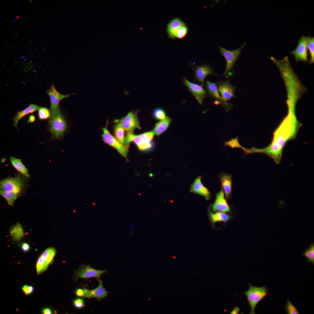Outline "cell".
Here are the masks:
<instances>
[{
  "label": "cell",
  "instance_id": "6da1fadb",
  "mask_svg": "<svg viewBox=\"0 0 314 314\" xmlns=\"http://www.w3.org/2000/svg\"><path fill=\"white\" fill-rule=\"evenodd\" d=\"M287 106V114L274 131L270 143L264 148L255 147L253 150L254 153L268 156L277 165L280 163L283 149L286 143L296 138L302 126L297 117L296 106L288 105Z\"/></svg>",
  "mask_w": 314,
  "mask_h": 314
},
{
  "label": "cell",
  "instance_id": "7a4b0ae2",
  "mask_svg": "<svg viewBox=\"0 0 314 314\" xmlns=\"http://www.w3.org/2000/svg\"><path fill=\"white\" fill-rule=\"evenodd\" d=\"M49 124L50 131L55 138H59L63 135L67 124L60 108L51 110Z\"/></svg>",
  "mask_w": 314,
  "mask_h": 314
},
{
  "label": "cell",
  "instance_id": "3957f363",
  "mask_svg": "<svg viewBox=\"0 0 314 314\" xmlns=\"http://www.w3.org/2000/svg\"><path fill=\"white\" fill-rule=\"evenodd\" d=\"M249 286L248 290L244 292L246 296L251 307L250 314H255V308L258 303L265 297L269 292L267 288L263 286L256 287L248 283Z\"/></svg>",
  "mask_w": 314,
  "mask_h": 314
},
{
  "label": "cell",
  "instance_id": "277c9868",
  "mask_svg": "<svg viewBox=\"0 0 314 314\" xmlns=\"http://www.w3.org/2000/svg\"><path fill=\"white\" fill-rule=\"evenodd\" d=\"M107 125L105 128H101L103 131L101 135L103 140L105 143L115 149L128 161L127 156L129 145L123 144L119 142L110 133L107 129Z\"/></svg>",
  "mask_w": 314,
  "mask_h": 314
},
{
  "label": "cell",
  "instance_id": "5b68a950",
  "mask_svg": "<svg viewBox=\"0 0 314 314\" xmlns=\"http://www.w3.org/2000/svg\"><path fill=\"white\" fill-rule=\"evenodd\" d=\"M138 112V111L129 112L121 119L116 120L115 121L120 124L125 130L133 133L135 129H141L137 117Z\"/></svg>",
  "mask_w": 314,
  "mask_h": 314
},
{
  "label": "cell",
  "instance_id": "8992f818",
  "mask_svg": "<svg viewBox=\"0 0 314 314\" xmlns=\"http://www.w3.org/2000/svg\"><path fill=\"white\" fill-rule=\"evenodd\" d=\"M24 183V179L20 176L4 179L0 182V190L19 193Z\"/></svg>",
  "mask_w": 314,
  "mask_h": 314
},
{
  "label": "cell",
  "instance_id": "52a82bcc",
  "mask_svg": "<svg viewBox=\"0 0 314 314\" xmlns=\"http://www.w3.org/2000/svg\"><path fill=\"white\" fill-rule=\"evenodd\" d=\"M244 43L240 47L236 49L228 50L221 47H219L220 52L225 58L226 65L224 75H226L232 69L236 61L240 55L241 50L245 45Z\"/></svg>",
  "mask_w": 314,
  "mask_h": 314
},
{
  "label": "cell",
  "instance_id": "ba28073f",
  "mask_svg": "<svg viewBox=\"0 0 314 314\" xmlns=\"http://www.w3.org/2000/svg\"><path fill=\"white\" fill-rule=\"evenodd\" d=\"M206 88L208 93L215 100V104H221L226 111H229L233 108V105L225 101L220 94L215 83L210 81L206 82Z\"/></svg>",
  "mask_w": 314,
  "mask_h": 314
},
{
  "label": "cell",
  "instance_id": "9c48e42d",
  "mask_svg": "<svg viewBox=\"0 0 314 314\" xmlns=\"http://www.w3.org/2000/svg\"><path fill=\"white\" fill-rule=\"evenodd\" d=\"M106 270L95 269L89 265L81 266L74 273V278L75 280L79 278L85 279L92 277L99 278L100 275L106 273Z\"/></svg>",
  "mask_w": 314,
  "mask_h": 314
},
{
  "label": "cell",
  "instance_id": "30bf717a",
  "mask_svg": "<svg viewBox=\"0 0 314 314\" xmlns=\"http://www.w3.org/2000/svg\"><path fill=\"white\" fill-rule=\"evenodd\" d=\"M298 42L296 48L290 51V53L294 56L296 63L299 61L306 62L309 61V60L305 37L303 35Z\"/></svg>",
  "mask_w": 314,
  "mask_h": 314
},
{
  "label": "cell",
  "instance_id": "8fae6325",
  "mask_svg": "<svg viewBox=\"0 0 314 314\" xmlns=\"http://www.w3.org/2000/svg\"><path fill=\"white\" fill-rule=\"evenodd\" d=\"M217 87L222 97L226 101L235 96L236 87L231 84L229 79L219 83Z\"/></svg>",
  "mask_w": 314,
  "mask_h": 314
},
{
  "label": "cell",
  "instance_id": "7c38bea8",
  "mask_svg": "<svg viewBox=\"0 0 314 314\" xmlns=\"http://www.w3.org/2000/svg\"><path fill=\"white\" fill-rule=\"evenodd\" d=\"M132 142L137 145L140 151H147L152 147V144L151 143H147L138 135H134L131 132L127 131L125 139L124 144L129 145L130 142Z\"/></svg>",
  "mask_w": 314,
  "mask_h": 314
},
{
  "label": "cell",
  "instance_id": "4fadbf2b",
  "mask_svg": "<svg viewBox=\"0 0 314 314\" xmlns=\"http://www.w3.org/2000/svg\"><path fill=\"white\" fill-rule=\"evenodd\" d=\"M212 208L213 212H230V208L224 198L222 188L220 191L216 194V199L212 205Z\"/></svg>",
  "mask_w": 314,
  "mask_h": 314
},
{
  "label": "cell",
  "instance_id": "5bb4252c",
  "mask_svg": "<svg viewBox=\"0 0 314 314\" xmlns=\"http://www.w3.org/2000/svg\"><path fill=\"white\" fill-rule=\"evenodd\" d=\"M99 278L97 279L99 285L96 288L92 290H90L86 288L83 289L84 297H95L100 300L101 299L105 298L107 296L109 292L107 291L106 289L104 288L102 285V281Z\"/></svg>",
  "mask_w": 314,
  "mask_h": 314
},
{
  "label": "cell",
  "instance_id": "9a60e30c",
  "mask_svg": "<svg viewBox=\"0 0 314 314\" xmlns=\"http://www.w3.org/2000/svg\"><path fill=\"white\" fill-rule=\"evenodd\" d=\"M47 93L50 98V108L51 110L59 109V105L60 101L63 99L69 97L71 95V94L63 95L60 94L56 91L53 85L47 91Z\"/></svg>",
  "mask_w": 314,
  "mask_h": 314
},
{
  "label": "cell",
  "instance_id": "2e32d148",
  "mask_svg": "<svg viewBox=\"0 0 314 314\" xmlns=\"http://www.w3.org/2000/svg\"><path fill=\"white\" fill-rule=\"evenodd\" d=\"M184 82L198 102L201 104L206 94L202 86L190 82L186 79H184Z\"/></svg>",
  "mask_w": 314,
  "mask_h": 314
},
{
  "label": "cell",
  "instance_id": "e0dca14e",
  "mask_svg": "<svg viewBox=\"0 0 314 314\" xmlns=\"http://www.w3.org/2000/svg\"><path fill=\"white\" fill-rule=\"evenodd\" d=\"M202 176H198L195 180L191 186L190 192L198 194L204 197L207 200L210 198V193L205 187L201 181Z\"/></svg>",
  "mask_w": 314,
  "mask_h": 314
},
{
  "label": "cell",
  "instance_id": "ac0fdd59",
  "mask_svg": "<svg viewBox=\"0 0 314 314\" xmlns=\"http://www.w3.org/2000/svg\"><path fill=\"white\" fill-rule=\"evenodd\" d=\"M225 195L228 200L231 199L232 193V176L230 174L221 173L219 175Z\"/></svg>",
  "mask_w": 314,
  "mask_h": 314
},
{
  "label": "cell",
  "instance_id": "d6986e66",
  "mask_svg": "<svg viewBox=\"0 0 314 314\" xmlns=\"http://www.w3.org/2000/svg\"><path fill=\"white\" fill-rule=\"evenodd\" d=\"M208 215L209 219L213 227L215 226V224L217 222H223L226 223L232 217L231 215L225 213L217 211L215 213L212 212L210 208L208 209Z\"/></svg>",
  "mask_w": 314,
  "mask_h": 314
},
{
  "label": "cell",
  "instance_id": "ffe728a7",
  "mask_svg": "<svg viewBox=\"0 0 314 314\" xmlns=\"http://www.w3.org/2000/svg\"><path fill=\"white\" fill-rule=\"evenodd\" d=\"M213 69L209 65H204L197 66L195 69V76L196 79L202 83L206 77L208 75L212 74Z\"/></svg>",
  "mask_w": 314,
  "mask_h": 314
},
{
  "label": "cell",
  "instance_id": "44dd1931",
  "mask_svg": "<svg viewBox=\"0 0 314 314\" xmlns=\"http://www.w3.org/2000/svg\"><path fill=\"white\" fill-rule=\"evenodd\" d=\"M40 107L36 105L31 104L25 109L18 112L14 119V124L17 126L19 121L23 117L29 113H32L38 110Z\"/></svg>",
  "mask_w": 314,
  "mask_h": 314
},
{
  "label": "cell",
  "instance_id": "7402d4cb",
  "mask_svg": "<svg viewBox=\"0 0 314 314\" xmlns=\"http://www.w3.org/2000/svg\"><path fill=\"white\" fill-rule=\"evenodd\" d=\"M185 25L184 23L178 18H175L172 20L167 26V32L170 37H175V34L177 29L181 26Z\"/></svg>",
  "mask_w": 314,
  "mask_h": 314
},
{
  "label": "cell",
  "instance_id": "603a6c76",
  "mask_svg": "<svg viewBox=\"0 0 314 314\" xmlns=\"http://www.w3.org/2000/svg\"><path fill=\"white\" fill-rule=\"evenodd\" d=\"M171 121V119L168 117L156 124L155 127L152 131L157 136L164 132L168 127Z\"/></svg>",
  "mask_w": 314,
  "mask_h": 314
},
{
  "label": "cell",
  "instance_id": "cb8c5ba5",
  "mask_svg": "<svg viewBox=\"0 0 314 314\" xmlns=\"http://www.w3.org/2000/svg\"><path fill=\"white\" fill-rule=\"evenodd\" d=\"M10 160L13 167L27 178L29 177L28 170L22 162L21 159L12 157Z\"/></svg>",
  "mask_w": 314,
  "mask_h": 314
},
{
  "label": "cell",
  "instance_id": "d4e9b609",
  "mask_svg": "<svg viewBox=\"0 0 314 314\" xmlns=\"http://www.w3.org/2000/svg\"><path fill=\"white\" fill-rule=\"evenodd\" d=\"M0 194L6 200L9 205L13 206L14 202L19 195V193L0 190Z\"/></svg>",
  "mask_w": 314,
  "mask_h": 314
},
{
  "label": "cell",
  "instance_id": "484cf974",
  "mask_svg": "<svg viewBox=\"0 0 314 314\" xmlns=\"http://www.w3.org/2000/svg\"><path fill=\"white\" fill-rule=\"evenodd\" d=\"M56 253V250L55 249L51 247L45 250L41 255L45 262L47 265H49L52 262Z\"/></svg>",
  "mask_w": 314,
  "mask_h": 314
},
{
  "label": "cell",
  "instance_id": "4316f807",
  "mask_svg": "<svg viewBox=\"0 0 314 314\" xmlns=\"http://www.w3.org/2000/svg\"><path fill=\"white\" fill-rule=\"evenodd\" d=\"M114 129V133L116 139L120 143L124 144L125 139L124 129L121 124L117 123Z\"/></svg>",
  "mask_w": 314,
  "mask_h": 314
},
{
  "label": "cell",
  "instance_id": "83f0119b",
  "mask_svg": "<svg viewBox=\"0 0 314 314\" xmlns=\"http://www.w3.org/2000/svg\"><path fill=\"white\" fill-rule=\"evenodd\" d=\"M10 233L14 239L17 240H20L24 235L22 226L19 223L12 228Z\"/></svg>",
  "mask_w": 314,
  "mask_h": 314
},
{
  "label": "cell",
  "instance_id": "f1b7e54d",
  "mask_svg": "<svg viewBox=\"0 0 314 314\" xmlns=\"http://www.w3.org/2000/svg\"><path fill=\"white\" fill-rule=\"evenodd\" d=\"M307 48L308 49L310 55L309 63L311 64L314 62V38L309 36L306 37Z\"/></svg>",
  "mask_w": 314,
  "mask_h": 314
},
{
  "label": "cell",
  "instance_id": "f546056e",
  "mask_svg": "<svg viewBox=\"0 0 314 314\" xmlns=\"http://www.w3.org/2000/svg\"><path fill=\"white\" fill-rule=\"evenodd\" d=\"M302 255L307 259L308 262L314 264V243H312L309 247L305 250Z\"/></svg>",
  "mask_w": 314,
  "mask_h": 314
},
{
  "label": "cell",
  "instance_id": "4dcf8cb0",
  "mask_svg": "<svg viewBox=\"0 0 314 314\" xmlns=\"http://www.w3.org/2000/svg\"><path fill=\"white\" fill-rule=\"evenodd\" d=\"M49 266L45 262L41 255L38 258L36 264V270L38 274L46 270Z\"/></svg>",
  "mask_w": 314,
  "mask_h": 314
},
{
  "label": "cell",
  "instance_id": "1f68e13d",
  "mask_svg": "<svg viewBox=\"0 0 314 314\" xmlns=\"http://www.w3.org/2000/svg\"><path fill=\"white\" fill-rule=\"evenodd\" d=\"M224 146H229L232 148H240L245 151L246 148L242 146L239 143L238 141V137H237L235 138H232L230 140L224 142Z\"/></svg>",
  "mask_w": 314,
  "mask_h": 314
},
{
  "label": "cell",
  "instance_id": "d6a6232c",
  "mask_svg": "<svg viewBox=\"0 0 314 314\" xmlns=\"http://www.w3.org/2000/svg\"><path fill=\"white\" fill-rule=\"evenodd\" d=\"M284 307L285 311L287 314H299L296 308L288 299H287Z\"/></svg>",
  "mask_w": 314,
  "mask_h": 314
},
{
  "label": "cell",
  "instance_id": "836d02e7",
  "mask_svg": "<svg viewBox=\"0 0 314 314\" xmlns=\"http://www.w3.org/2000/svg\"><path fill=\"white\" fill-rule=\"evenodd\" d=\"M153 114L154 117L158 120H163L167 117L165 111L160 108L155 109L153 111Z\"/></svg>",
  "mask_w": 314,
  "mask_h": 314
},
{
  "label": "cell",
  "instance_id": "e575fe53",
  "mask_svg": "<svg viewBox=\"0 0 314 314\" xmlns=\"http://www.w3.org/2000/svg\"><path fill=\"white\" fill-rule=\"evenodd\" d=\"M38 115L39 118L41 119H46L51 116L49 110L45 107L40 108L38 109Z\"/></svg>",
  "mask_w": 314,
  "mask_h": 314
},
{
  "label": "cell",
  "instance_id": "d590c367",
  "mask_svg": "<svg viewBox=\"0 0 314 314\" xmlns=\"http://www.w3.org/2000/svg\"><path fill=\"white\" fill-rule=\"evenodd\" d=\"M188 29L185 25L180 27L176 31L175 34V37L181 39L183 38L186 34Z\"/></svg>",
  "mask_w": 314,
  "mask_h": 314
},
{
  "label": "cell",
  "instance_id": "8d00e7d4",
  "mask_svg": "<svg viewBox=\"0 0 314 314\" xmlns=\"http://www.w3.org/2000/svg\"><path fill=\"white\" fill-rule=\"evenodd\" d=\"M154 135L153 131H152L138 135L146 142L150 143L153 139Z\"/></svg>",
  "mask_w": 314,
  "mask_h": 314
},
{
  "label": "cell",
  "instance_id": "74e56055",
  "mask_svg": "<svg viewBox=\"0 0 314 314\" xmlns=\"http://www.w3.org/2000/svg\"><path fill=\"white\" fill-rule=\"evenodd\" d=\"M74 306L77 308H82L84 306V301L81 298L75 299L73 301Z\"/></svg>",
  "mask_w": 314,
  "mask_h": 314
},
{
  "label": "cell",
  "instance_id": "f35d334b",
  "mask_svg": "<svg viewBox=\"0 0 314 314\" xmlns=\"http://www.w3.org/2000/svg\"><path fill=\"white\" fill-rule=\"evenodd\" d=\"M22 250L24 252H27L30 249V247L28 244L26 242H23L21 245Z\"/></svg>",
  "mask_w": 314,
  "mask_h": 314
},
{
  "label": "cell",
  "instance_id": "ab89813d",
  "mask_svg": "<svg viewBox=\"0 0 314 314\" xmlns=\"http://www.w3.org/2000/svg\"><path fill=\"white\" fill-rule=\"evenodd\" d=\"M76 295L79 297H83L84 292L83 289L78 288L76 289L75 292Z\"/></svg>",
  "mask_w": 314,
  "mask_h": 314
},
{
  "label": "cell",
  "instance_id": "60d3db41",
  "mask_svg": "<svg viewBox=\"0 0 314 314\" xmlns=\"http://www.w3.org/2000/svg\"><path fill=\"white\" fill-rule=\"evenodd\" d=\"M22 290L25 295L30 294L29 286L27 285H24L22 288Z\"/></svg>",
  "mask_w": 314,
  "mask_h": 314
},
{
  "label": "cell",
  "instance_id": "b9f144b4",
  "mask_svg": "<svg viewBox=\"0 0 314 314\" xmlns=\"http://www.w3.org/2000/svg\"><path fill=\"white\" fill-rule=\"evenodd\" d=\"M240 311V308L239 307L236 306L233 310L230 312L231 314H238Z\"/></svg>",
  "mask_w": 314,
  "mask_h": 314
},
{
  "label": "cell",
  "instance_id": "7bdbcfd3",
  "mask_svg": "<svg viewBox=\"0 0 314 314\" xmlns=\"http://www.w3.org/2000/svg\"><path fill=\"white\" fill-rule=\"evenodd\" d=\"M42 312L44 314H52L51 310L48 308H44Z\"/></svg>",
  "mask_w": 314,
  "mask_h": 314
},
{
  "label": "cell",
  "instance_id": "ee69618b",
  "mask_svg": "<svg viewBox=\"0 0 314 314\" xmlns=\"http://www.w3.org/2000/svg\"><path fill=\"white\" fill-rule=\"evenodd\" d=\"M35 116L33 115H31L29 117V121L30 122H32L35 120Z\"/></svg>",
  "mask_w": 314,
  "mask_h": 314
},
{
  "label": "cell",
  "instance_id": "f6af8a7d",
  "mask_svg": "<svg viewBox=\"0 0 314 314\" xmlns=\"http://www.w3.org/2000/svg\"><path fill=\"white\" fill-rule=\"evenodd\" d=\"M29 293L30 294L33 292L34 289L33 287L31 286H29Z\"/></svg>",
  "mask_w": 314,
  "mask_h": 314
},
{
  "label": "cell",
  "instance_id": "bcb514c9",
  "mask_svg": "<svg viewBox=\"0 0 314 314\" xmlns=\"http://www.w3.org/2000/svg\"><path fill=\"white\" fill-rule=\"evenodd\" d=\"M18 19H19V17H18V18H17V19H13V22H12V24H13L17 20H18Z\"/></svg>",
  "mask_w": 314,
  "mask_h": 314
},
{
  "label": "cell",
  "instance_id": "7dc6e473",
  "mask_svg": "<svg viewBox=\"0 0 314 314\" xmlns=\"http://www.w3.org/2000/svg\"><path fill=\"white\" fill-rule=\"evenodd\" d=\"M133 226H134L133 224H131V226L130 228V230L131 231H132L133 230Z\"/></svg>",
  "mask_w": 314,
  "mask_h": 314
}]
</instances>
